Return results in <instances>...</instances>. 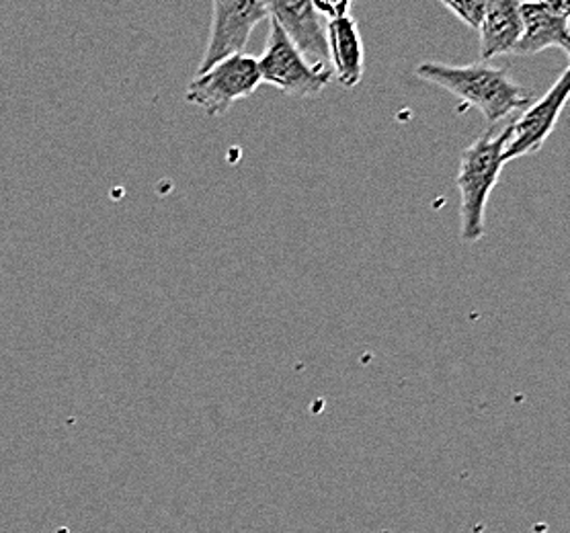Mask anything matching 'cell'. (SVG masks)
Here are the masks:
<instances>
[{
    "instance_id": "1",
    "label": "cell",
    "mask_w": 570,
    "mask_h": 533,
    "mask_svg": "<svg viewBox=\"0 0 570 533\" xmlns=\"http://www.w3.org/2000/svg\"><path fill=\"white\" fill-rule=\"evenodd\" d=\"M415 72L419 79L438 85L458 97L462 101L460 111L476 107L491 128L503 126L515 111L532 103L530 92L518 80L489 62L464 66L423 62L416 66Z\"/></svg>"
},
{
    "instance_id": "8",
    "label": "cell",
    "mask_w": 570,
    "mask_h": 533,
    "mask_svg": "<svg viewBox=\"0 0 570 533\" xmlns=\"http://www.w3.org/2000/svg\"><path fill=\"white\" fill-rule=\"evenodd\" d=\"M269 17L282 27L285 38L294 43L304 60L312 66L328 65L326 23L316 11L314 0L308 2H269Z\"/></svg>"
},
{
    "instance_id": "4",
    "label": "cell",
    "mask_w": 570,
    "mask_h": 533,
    "mask_svg": "<svg viewBox=\"0 0 570 533\" xmlns=\"http://www.w3.org/2000/svg\"><path fill=\"white\" fill-rule=\"evenodd\" d=\"M261 75L257 58L238 53L197 75L185 92L189 103L202 107L212 118H220L236 101L259 89Z\"/></svg>"
},
{
    "instance_id": "5",
    "label": "cell",
    "mask_w": 570,
    "mask_h": 533,
    "mask_svg": "<svg viewBox=\"0 0 570 533\" xmlns=\"http://www.w3.org/2000/svg\"><path fill=\"white\" fill-rule=\"evenodd\" d=\"M212 27L206 53L199 62L197 75L206 72L222 60L238 56L247 48L255 27L269 19V2L263 0H214L212 4Z\"/></svg>"
},
{
    "instance_id": "6",
    "label": "cell",
    "mask_w": 570,
    "mask_h": 533,
    "mask_svg": "<svg viewBox=\"0 0 570 533\" xmlns=\"http://www.w3.org/2000/svg\"><path fill=\"white\" fill-rule=\"evenodd\" d=\"M570 92V70L567 68L557 82L535 103H530L519 118L509 121V138L503 148V160L530 157L544 148L546 140L557 128Z\"/></svg>"
},
{
    "instance_id": "9",
    "label": "cell",
    "mask_w": 570,
    "mask_h": 533,
    "mask_svg": "<svg viewBox=\"0 0 570 533\" xmlns=\"http://www.w3.org/2000/svg\"><path fill=\"white\" fill-rule=\"evenodd\" d=\"M353 4H347L341 13L326 19V43H328V65L333 77L345 89H355L363 79L365 70V50L362 33L355 17L351 14Z\"/></svg>"
},
{
    "instance_id": "2",
    "label": "cell",
    "mask_w": 570,
    "mask_h": 533,
    "mask_svg": "<svg viewBox=\"0 0 570 533\" xmlns=\"http://www.w3.org/2000/svg\"><path fill=\"white\" fill-rule=\"evenodd\" d=\"M509 121L484 131L476 142L468 146L460 160L455 187L460 189L462 197L460 236L466 245H474L484 236L487 206L501 172L505 169L503 148L509 138Z\"/></svg>"
},
{
    "instance_id": "11",
    "label": "cell",
    "mask_w": 570,
    "mask_h": 533,
    "mask_svg": "<svg viewBox=\"0 0 570 533\" xmlns=\"http://www.w3.org/2000/svg\"><path fill=\"white\" fill-rule=\"evenodd\" d=\"M450 13L455 14L464 26L479 31L480 23L487 14L489 9V2L487 0H468V2H450V0H443L441 2Z\"/></svg>"
},
{
    "instance_id": "7",
    "label": "cell",
    "mask_w": 570,
    "mask_h": 533,
    "mask_svg": "<svg viewBox=\"0 0 570 533\" xmlns=\"http://www.w3.org/2000/svg\"><path fill=\"white\" fill-rule=\"evenodd\" d=\"M521 38L513 53L533 56L550 48L570 53V4L554 2H519Z\"/></svg>"
},
{
    "instance_id": "3",
    "label": "cell",
    "mask_w": 570,
    "mask_h": 533,
    "mask_svg": "<svg viewBox=\"0 0 570 533\" xmlns=\"http://www.w3.org/2000/svg\"><path fill=\"white\" fill-rule=\"evenodd\" d=\"M272 19V17H269ZM261 82L272 85L275 89L296 97H316L326 89L328 80L333 79V70L324 66H312L304 56L294 48V43L285 38L282 27L272 19L269 40L265 52L257 58Z\"/></svg>"
},
{
    "instance_id": "10",
    "label": "cell",
    "mask_w": 570,
    "mask_h": 533,
    "mask_svg": "<svg viewBox=\"0 0 570 533\" xmlns=\"http://www.w3.org/2000/svg\"><path fill=\"white\" fill-rule=\"evenodd\" d=\"M479 33L482 62L513 53L521 38L518 0H489V9L480 23Z\"/></svg>"
}]
</instances>
